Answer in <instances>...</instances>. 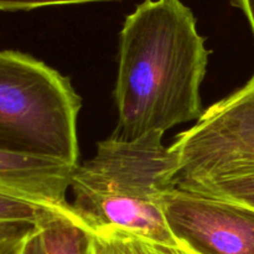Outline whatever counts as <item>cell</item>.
<instances>
[{"instance_id":"1","label":"cell","mask_w":254,"mask_h":254,"mask_svg":"<svg viewBox=\"0 0 254 254\" xmlns=\"http://www.w3.org/2000/svg\"><path fill=\"white\" fill-rule=\"evenodd\" d=\"M210 51L183 0H143L119 34L112 138L131 141L198 121Z\"/></svg>"},{"instance_id":"2","label":"cell","mask_w":254,"mask_h":254,"mask_svg":"<svg viewBox=\"0 0 254 254\" xmlns=\"http://www.w3.org/2000/svg\"><path fill=\"white\" fill-rule=\"evenodd\" d=\"M164 133L135 140L109 136L71 180L74 215L91 232L121 230L153 243L176 246L164 216V197L178 186V156Z\"/></svg>"},{"instance_id":"3","label":"cell","mask_w":254,"mask_h":254,"mask_svg":"<svg viewBox=\"0 0 254 254\" xmlns=\"http://www.w3.org/2000/svg\"><path fill=\"white\" fill-rule=\"evenodd\" d=\"M81 98L40 60L0 51V149L78 165Z\"/></svg>"},{"instance_id":"4","label":"cell","mask_w":254,"mask_h":254,"mask_svg":"<svg viewBox=\"0 0 254 254\" xmlns=\"http://www.w3.org/2000/svg\"><path fill=\"white\" fill-rule=\"evenodd\" d=\"M170 149L178 156V186L254 171V74L245 86L205 109Z\"/></svg>"},{"instance_id":"5","label":"cell","mask_w":254,"mask_h":254,"mask_svg":"<svg viewBox=\"0 0 254 254\" xmlns=\"http://www.w3.org/2000/svg\"><path fill=\"white\" fill-rule=\"evenodd\" d=\"M175 242L196 254H254V208L230 198L175 188L164 197Z\"/></svg>"},{"instance_id":"6","label":"cell","mask_w":254,"mask_h":254,"mask_svg":"<svg viewBox=\"0 0 254 254\" xmlns=\"http://www.w3.org/2000/svg\"><path fill=\"white\" fill-rule=\"evenodd\" d=\"M77 166L0 149V191L54 210L72 211L66 197Z\"/></svg>"},{"instance_id":"7","label":"cell","mask_w":254,"mask_h":254,"mask_svg":"<svg viewBox=\"0 0 254 254\" xmlns=\"http://www.w3.org/2000/svg\"><path fill=\"white\" fill-rule=\"evenodd\" d=\"M49 254H92V232L74 212H60L39 226Z\"/></svg>"},{"instance_id":"8","label":"cell","mask_w":254,"mask_h":254,"mask_svg":"<svg viewBox=\"0 0 254 254\" xmlns=\"http://www.w3.org/2000/svg\"><path fill=\"white\" fill-rule=\"evenodd\" d=\"M176 188L191 189L210 195L230 198L254 208V171L235 178L223 179V180L190 184V185L176 186Z\"/></svg>"},{"instance_id":"9","label":"cell","mask_w":254,"mask_h":254,"mask_svg":"<svg viewBox=\"0 0 254 254\" xmlns=\"http://www.w3.org/2000/svg\"><path fill=\"white\" fill-rule=\"evenodd\" d=\"M60 212L69 213L73 212V210L67 212L54 210L0 191V221H24L40 226L42 222Z\"/></svg>"},{"instance_id":"10","label":"cell","mask_w":254,"mask_h":254,"mask_svg":"<svg viewBox=\"0 0 254 254\" xmlns=\"http://www.w3.org/2000/svg\"><path fill=\"white\" fill-rule=\"evenodd\" d=\"M92 254H136L129 233L121 230L92 232Z\"/></svg>"},{"instance_id":"11","label":"cell","mask_w":254,"mask_h":254,"mask_svg":"<svg viewBox=\"0 0 254 254\" xmlns=\"http://www.w3.org/2000/svg\"><path fill=\"white\" fill-rule=\"evenodd\" d=\"M130 237L136 254H196L180 245H159V243H153L149 242V241L141 240V238L135 237V236L130 235Z\"/></svg>"},{"instance_id":"12","label":"cell","mask_w":254,"mask_h":254,"mask_svg":"<svg viewBox=\"0 0 254 254\" xmlns=\"http://www.w3.org/2000/svg\"><path fill=\"white\" fill-rule=\"evenodd\" d=\"M37 227L35 223L24 221H0V241L26 237Z\"/></svg>"},{"instance_id":"13","label":"cell","mask_w":254,"mask_h":254,"mask_svg":"<svg viewBox=\"0 0 254 254\" xmlns=\"http://www.w3.org/2000/svg\"><path fill=\"white\" fill-rule=\"evenodd\" d=\"M21 254H49L40 227H37L34 232L27 236Z\"/></svg>"},{"instance_id":"14","label":"cell","mask_w":254,"mask_h":254,"mask_svg":"<svg viewBox=\"0 0 254 254\" xmlns=\"http://www.w3.org/2000/svg\"><path fill=\"white\" fill-rule=\"evenodd\" d=\"M233 7H237L247 19L254 36V0H230Z\"/></svg>"},{"instance_id":"15","label":"cell","mask_w":254,"mask_h":254,"mask_svg":"<svg viewBox=\"0 0 254 254\" xmlns=\"http://www.w3.org/2000/svg\"><path fill=\"white\" fill-rule=\"evenodd\" d=\"M32 233V232H31ZM26 237L0 241V254H21Z\"/></svg>"}]
</instances>
